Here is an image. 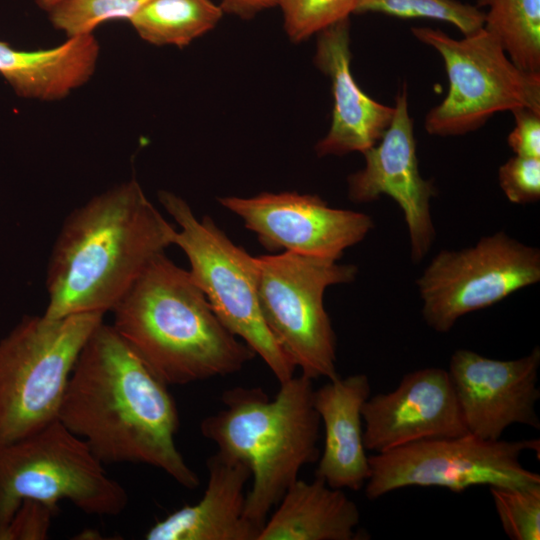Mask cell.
I'll list each match as a JSON object with an SVG mask.
<instances>
[{"instance_id": "16", "label": "cell", "mask_w": 540, "mask_h": 540, "mask_svg": "<svg viewBox=\"0 0 540 540\" xmlns=\"http://www.w3.org/2000/svg\"><path fill=\"white\" fill-rule=\"evenodd\" d=\"M314 62L331 81L333 111L330 129L315 146L319 157L365 152L387 130L394 107L365 94L350 68V22L339 21L318 33Z\"/></svg>"}, {"instance_id": "8", "label": "cell", "mask_w": 540, "mask_h": 540, "mask_svg": "<svg viewBox=\"0 0 540 540\" xmlns=\"http://www.w3.org/2000/svg\"><path fill=\"white\" fill-rule=\"evenodd\" d=\"M256 259L260 311L281 349L312 380L339 377L337 338L324 293L354 281L357 266L287 251Z\"/></svg>"}, {"instance_id": "23", "label": "cell", "mask_w": 540, "mask_h": 540, "mask_svg": "<svg viewBox=\"0 0 540 540\" xmlns=\"http://www.w3.org/2000/svg\"><path fill=\"white\" fill-rule=\"evenodd\" d=\"M149 0H65L49 13L54 28L67 37L92 34L110 20H130Z\"/></svg>"}, {"instance_id": "17", "label": "cell", "mask_w": 540, "mask_h": 540, "mask_svg": "<svg viewBox=\"0 0 540 540\" xmlns=\"http://www.w3.org/2000/svg\"><path fill=\"white\" fill-rule=\"evenodd\" d=\"M202 498L157 521L147 540H257L261 530L246 519L244 493L251 478L243 461L217 451L207 459Z\"/></svg>"}, {"instance_id": "2", "label": "cell", "mask_w": 540, "mask_h": 540, "mask_svg": "<svg viewBox=\"0 0 540 540\" xmlns=\"http://www.w3.org/2000/svg\"><path fill=\"white\" fill-rule=\"evenodd\" d=\"M175 231L135 179L91 197L67 215L53 243L43 315L111 312L173 245Z\"/></svg>"}, {"instance_id": "13", "label": "cell", "mask_w": 540, "mask_h": 540, "mask_svg": "<svg viewBox=\"0 0 540 540\" xmlns=\"http://www.w3.org/2000/svg\"><path fill=\"white\" fill-rule=\"evenodd\" d=\"M362 154L364 167L347 180L349 200L368 203L382 195L391 197L404 215L411 259L421 262L436 238L431 214L435 188L419 171L405 86L396 96L393 117L382 138Z\"/></svg>"}, {"instance_id": "22", "label": "cell", "mask_w": 540, "mask_h": 540, "mask_svg": "<svg viewBox=\"0 0 540 540\" xmlns=\"http://www.w3.org/2000/svg\"><path fill=\"white\" fill-rule=\"evenodd\" d=\"M377 12L400 18H425L451 23L463 35L484 26V12L458 0H356L354 13Z\"/></svg>"}, {"instance_id": "28", "label": "cell", "mask_w": 540, "mask_h": 540, "mask_svg": "<svg viewBox=\"0 0 540 540\" xmlns=\"http://www.w3.org/2000/svg\"><path fill=\"white\" fill-rule=\"evenodd\" d=\"M515 126L507 142L517 156L540 158V112L518 109L512 112Z\"/></svg>"}, {"instance_id": "4", "label": "cell", "mask_w": 540, "mask_h": 540, "mask_svg": "<svg viewBox=\"0 0 540 540\" xmlns=\"http://www.w3.org/2000/svg\"><path fill=\"white\" fill-rule=\"evenodd\" d=\"M273 399L258 387H235L221 397L224 408L200 424L218 451L248 465L253 477L245 517L262 530L270 510L298 479L302 467L318 461L320 417L312 379L281 382Z\"/></svg>"}, {"instance_id": "14", "label": "cell", "mask_w": 540, "mask_h": 540, "mask_svg": "<svg viewBox=\"0 0 540 540\" xmlns=\"http://www.w3.org/2000/svg\"><path fill=\"white\" fill-rule=\"evenodd\" d=\"M539 346L511 360L484 357L472 350H456L447 370L468 432L498 440L513 424L540 429L536 403L540 398Z\"/></svg>"}, {"instance_id": "12", "label": "cell", "mask_w": 540, "mask_h": 540, "mask_svg": "<svg viewBox=\"0 0 540 540\" xmlns=\"http://www.w3.org/2000/svg\"><path fill=\"white\" fill-rule=\"evenodd\" d=\"M217 201L238 216L270 252L284 250L338 261L374 228L370 215L330 207L317 195L263 192L246 198L224 196Z\"/></svg>"}, {"instance_id": "29", "label": "cell", "mask_w": 540, "mask_h": 540, "mask_svg": "<svg viewBox=\"0 0 540 540\" xmlns=\"http://www.w3.org/2000/svg\"><path fill=\"white\" fill-rule=\"evenodd\" d=\"M280 0H223L220 7L223 12L248 18L256 13L279 5Z\"/></svg>"}, {"instance_id": "5", "label": "cell", "mask_w": 540, "mask_h": 540, "mask_svg": "<svg viewBox=\"0 0 540 540\" xmlns=\"http://www.w3.org/2000/svg\"><path fill=\"white\" fill-rule=\"evenodd\" d=\"M103 317L26 315L0 340V445L58 420L76 361Z\"/></svg>"}, {"instance_id": "20", "label": "cell", "mask_w": 540, "mask_h": 540, "mask_svg": "<svg viewBox=\"0 0 540 540\" xmlns=\"http://www.w3.org/2000/svg\"><path fill=\"white\" fill-rule=\"evenodd\" d=\"M223 13L211 0H149L129 22L146 42L181 48L213 29Z\"/></svg>"}, {"instance_id": "24", "label": "cell", "mask_w": 540, "mask_h": 540, "mask_svg": "<svg viewBox=\"0 0 540 540\" xmlns=\"http://www.w3.org/2000/svg\"><path fill=\"white\" fill-rule=\"evenodd\" d=\"M488 488L506 535L512 540H539L540 485Z\"/></svg>"}, {"instance_id": "26", "label": "cell", "mask_w": 540, "mask_h": 540, "mask_svg": "<svg viewBox=\"0 0 540 540\" xmlns=\"http://www.w3.org/2000/svg\"><path fill=\"white\" fill-rule=\"evenodd\" d=\"M498 181L510 202H537L540 199V158L514 155L500 166Z\"/></svg>"}, {"instance_id": "25", "label": "cell", "mask_w": 540, "mask_h": 540, "mask_svg": "<svg viewBox=\"0 0 540 540\" xmlns=\"http://www.w3.org/2000/svg\"><path fill=\"white\" fill-rule=\"evenodd\" d=\"M279 6L288 37L300 42L349 18L356 0H280Z\"/></svg>"}, {"instance_id": "10", "label": "cell", "mask_w": 540, "mask_h": 540, "mask_svg": "<svg viewBox=\"0 0 540 540\" xmlns=\"http://www.w3.org/2000/svg\"><path fill=\"white\" fill-rule=\"evenodd\" d=\"M539 439L487 440L470 432L407 444L369 456L365 495L376 500L405 487H440L460 493L488 487L524 488L540 485V475L526 469L524 451L539 454Z\"/></svg>"}, {"instance_id": "18", "label": "cell", "mask_w": 540, "mask_h": 540, "mask_svg": "<svg viewBox=\"0 0 540 540\" xmlns=\"http://www.w3.org/2000/svg\"><path fill=\"white\" fill-rule=\"evenodd\" d=\"M370 392L365 374L337 377L314 390L313 403L325 434L315 477L330 487L358 491L369 478L362 407Z\"/></svg>"}, {"instance_id": "27", "label": "cell", "mask_w": 540, "mask_h": 540, "mask_svg": "<svg viewBox=\"0 0 540 540\" xmlns=\"http://www.w3.org/2000/svg\"><path fill=\"white\" fill-rule=\"evenodd\" d=\"M58 511V505L26 499L0 533V540H45Z\"/></svg>"}, {"instance_id": "7", "label": "cell", "mask_w": 540, "mask_h": 540, "mask_svg": "<svg viewBox=\"0 0 540 540\" xmlns=\"http://www.w3.org/2000/svg\"><path fill=\"white\" fill-rule=\"evenodd\" d=\"M26 499L67 500L97 516H116L128 504L126 489L59 420L0 445V533Z\"/></svg>"}, {"instance_id": "15", "label": "cell", "mask_w": 540, "mask_h": 540, "mask_svg": "<svg viewBox=\"0 0 540 540\" xmlns=\"http://www.w3.org/2000/svg\"><path fill=\"white\" fill-rule=\"evenodd\" d=\"M366 450L384 453L426 439L468 433L447 370L427 367L403 376L362 407Z\"/></svg>"}, {"instance_id": "9", "label": "cell", "mask_w": 540, "mask_h": 540, "mask_svg": "<svg viewBox=\"0 0 540 540\" xmlns=\"http://www.w3.org/2000/svg\"><path fill=\"white\" fill-rule=\"evenodd\" d=\"M411 31L441 55L449 81L447 95L425 117L429 134L463 135L503 111L540 112V73L519 68L484 27L462 39L429 27Z\"/></svg>"}, {"instance_id": "30", "label": "cell", "mask_w": 540, "mask_h": 540, "mask_svg": "<svg viewBox=\"0 0 540 540\" xmlns=\"http://www.w3.org/2000/svg\"><path fill=\"white\" fill-rule=\"evenodd\" d=\"M65 0H36V4L43 10L49 12Z\"/></svg>"}, {"instance_id": "1", "label": "cell", "mask_w": 540, "mask_h": 540, "mask_svg": "<svg viewBox=\"0 0 540 540\" xmlns=\"http://www.w3.org/2000/svg\"><path fill=\"white\" fill-rule=\"evenodd\" d=\"M58 420L104 464H144L186 489L200 479L175 443L176 403L113 326L102 322L71 373Z\"/></svg>"}, {"instance_id": "11", "label": "cell", "mask_w": 540, "mask_h": 540, "mask_svg": "<svg viewBox=\"0 0 540 540\" xmlns=\"http://www.w3.org/2000/svg\"><path fill=\"white\" fill-rule=\"evenodd\" d=\"M539 281V248L498 231L473 246L439 251L416 285L423 320L434 331L447 333L462 316Z\"/></svg>"}, {"instance_id": "19", "label": "cell", "mask_w": 540, "mask_h": 540, "mask_svg": "<svg viewBox=\"0 0 540 540\" xmlns=\"http://www.w3.org/2000/svg\"><path fill=\"white\" fill-rule=\"evenodd\" d=\"M266 520L257 540H359L360 511L342 489L315 477L297 479Z\"/></svg>"}, {"instance_id": "3", "label": "cell", "mask_w": 540, "mask_h": 540, "mask_svg": "<svg viewBox=\"0 0 540 540\" xmlns=\"http://www.w3.org/2000/svg\"><path fill=\"white\" fill-rule=\"evenodd\" d=\"M111 312L116 332L167 386L234 374L256 356L221 323L189 271L165 253Z\"/></svg>"}, {"instance_id": "21", "label": "cell", "mask_w": 540, "mask_h": 540, "mask_svg": "<svg viewBox=\"0 0 540 540\" xmlns=\"http://www.w3.org/2000/svg\"><path fill=\"white\" fill-rule=\"evenodd\" d=\"M484 29L521 69L540 73V0H476Z\"/></svg>"}, {"instance_id": "6", "label": "cell", "mask_w": 540, "mask_h": 540, "mask_svg": "<svg viewBox=\"0 0 540 540\" xmlns=\"http://www.w3.org/2000/svg\"><path fill=\"white\" fill-rule=\"evenodd\" d=\"M158 199L180 228L173 245L185 253L191 278L221 323L265 362L279 383L293 377L296 367L260 311L256 257L236 245L209 216L198 219L175 193L160 190Z\"/></svg>"}]
</instances>
